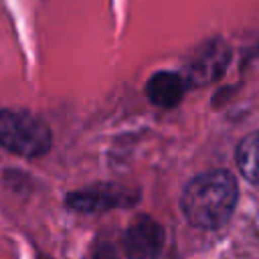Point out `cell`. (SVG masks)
<instances>
[{
    "instance_id": "cell-7",
    "label": "cell",
    "mask_w": 259,
    "mask_h": 259,
    "mask_svg": "<svg viewBox=\"0 0 259 259\" xmlns=\"http://www.w3.org/2000/svg\"><path fill=\"white\" fill-rule=\"evenodd\" d=\"M237 164L249 182L259 184V132H253L241 140L237 146Z\"/></svg>"
},
{
    "instance_id": "cell-4",
    "label": "cell",
    "mask_w": 259,
    "mask_h": 259,
    "mask_svg": "<svg viewBox=\"0 0 259 259\" xmlns=\"http://www.w3.org/2000/svg\"><path fill=\"white\" fill-rule=\"evenodd\" d=\"M134 204V196L130 190L121 186H93L87 190H77L67 196V206L79 212H101L115 206Z\"/></svg>"
},
{
    "instance_id": "cell-3",
    "label": "cell",
    "mask_w": 259,
    "mask_h": 259,
    "mask_svg": "<svg viewBox=\"0 0 259 259\" xmlns=\"http://www.w3.org/2000/svg\"><path fill=\"white\" fill-rule=\"evenodd\" d=\"M164 247V229L152 217H138L125 231L127 259H158Z\"/></svg>"
},
{
    "instance_id": "cell-1",
    "label": "cell",
    "mask_w": 259,
    "mask_h": 259,
    "mask_svg": "<svg viewBox=\"0 0 259 259\" xmlns=\"http://www.w3.org/2000/svg\"><path fill=\"white\" fill-rule=\"evenodd\" d=\"M237 196L235 176L227 170H210L194 176L184 186L180 206L192 227L219 229L231 219Z\"/></svg>"
},
{
    "instance_id": "cell-6",
    "label": "cell",
    "mask_w": 259,
    "mask_h": 259,
    "mask_svg": "<svg viewBox=\"0 0 259 259\" xmlns=\"http://www.w3.org/2000/svg\"><path fill=\"white\" fill-rule=\"evenodd\" d=\"M186 91V79L174 71H158L146 83V95L150 103L170 109L178 105Z\"/></svg>"
},
{
    "instance_id": "cell-5",
    "label": "cell",
    "mask_w": 259,
    "mask_h": 259,
    "mask_svg": "<svg viewBox=\"0 0 259 259\" xmlns=\"http://www.w3.org/2000/svg\"><path fill=\"white\" fill-rule=\"evenodd\" d=\"M229 63V47L223 40H212L204 45L198 55L192 59L186 71V83L192 85H206L219 79Z\"/></svg>"
},
{
    "instance_id": "cell-8",
    "label": "cell",
    "mask_w": 259,
    "mask_h": 259,
    "mask_svg": "<svg viewBox=\"0 0 259 259\" xmlns=\"http://www.w3.org/2000/svg\"><path fill=\"white\" fill-rule=\"evenodd\" d=\"M95 259H115V249L109 247V245H103V247L97 249Z\"/></svg>"
},
{
    "instance_id": "cell-2",
    "label": "cell",
    "mask_w": 259,
    "mask_h": 259,
    "mask_svg": "<svg viewBox=\"0 0 259 259\" xmlns=\"http://www.w3.org/2000/svg\"><path fill=\"white\" fill-rule=\"evenodd\" d=\"M0 146L24 158H38L51 148V130L40 117L28 111L2 109Z\"/></svg>"
}]
</instances>
